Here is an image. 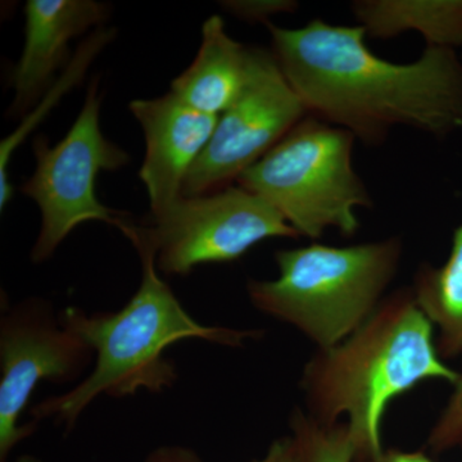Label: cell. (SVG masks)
<instances>
[{"label": "cell", "instance_id": "17", "mask_svg": "<svg viewBox=\"0 0 462 462\" xmlns=\"http://www.w3.org/2000/svg\"><path fill=\"white\" fill-rule=\"evenodd\" d=\"M425 446L434 456L462 452V372H458L448 400L431 425Z\"/></svg>", "mask_w": 462, "mask_h": 462}, {"label": "cell", "instance_id": "19", "mask_svg": "<svg viewBox=\"0 0 462 462\" xmlns=\"http://www.w3.org/2000/svg\"><path fill=\"white\" fill-rule=\"evenodd\" d=\"M139 462H205L203 458L189 447L179 445L160 446L149 452Z\"/></svg>", "mask_w": 462, "mask_h": 462}, {"label": "cell", "instance_id": "10", "mask_svg": "<svg viewBox=\"0 0 462 462\" xmlns=\"http://www.w3.org/2000/svg\"><path fill=\"white\" fill-rule=\"evenodd\" d=\"M129 109L144 134L139 178L147 189L151 216H157L181 199L188 173L211 141L218 116L191 108L171 91L133 100Z\"/></svg>", "mask_w": 462, "mask_h": 462}, {"label": "cell", "instance_id": "14", "mask_svg": "<svg viewBox=\"0 0 462 462\" xmlns=\"http://www.w3.org/2000/svg\"><path fill=\"white\" fill-rule=\"evenodd\" d=\"M413 296L436 331L443 360L462 356V224L452 236L451 251L440 266L422 263L413 276Z\"/></svg>", "mask_w": 462, "mask_h": 462}, {"label": "cell", "instance_id": "22", "mask_svg": "<svg viewBox=\"0 0 462 462\" xmlns=\"http://www.w3.org/2000/svg\"><path fill=\"white\" fill-rule=\"evenodd\" d=\"M3 462H11V461H3ZM12 462H44L42 461L41 458L35 457V456L32 455H23L20 457H17L16 460Z\"/></svg>", "mask_w": 462, "mask_h": 462}, {"label": "cell", "instance_id": "12", "mask_svg": "<svg viewBox=\"0 0 462 462\" xmlns=\"http://www.w3.org/2000/svg\"><path fill=\"white\" fill-rule=\"evenodd\" d=\"M248 47L234 41L220 16L207 18L193 62L173 79L171 93L191 108L218 116L238 97L247 74Z\"/></svg>", "mask_w": 462, "mask_h": 462}, {"label": "cell", "instance_id": "2", "mask_svg": "<svg viewBox=\"0 0 462 462\" xmlns=\"http://www.w3.org/2000/svg\"><path fill=\"white\" fill-rule=\"evenodd\" d=\"M124 236L138 252L141 284L117 311L90 314L69 306L60 312L65 327L94 352V365L75 387L32 407L33 421L51 420L69 433L100 397L120 400L139 392L158 394L169 391L178 382L179 372L166 351L181 340L239 348L263 336L260 330L197 321L161 278L156 251L142 225L133 224Z\"/></svg>", "mask_w": 462, "mask_h": 462}, {"label": "cell", "instance_id": "1", "mask_svg": "<svg viewBox=\"0 0 462 462\" xmlns=\"http://www.w3.org/2000/svg\"><path fill=\"white\" fill-rule=\"evenodd\" d=\"M272 51L309 115L379 145L393 127L443 138L462 129V62L455 50L425 47L393 63L367 48L363 26L312 20L297 29L266 23Z\"/></svg>", "mask_w": 462, "mask_h": 462}, {"label": "cell", "instance_id": "3", "mask_svg": "<svg viewBox=\"0 0 462 462\" xmlns=\"http://www.w3.org/2000/svg\"><path fill=\"white\" fill-rule=\"evenodd\" d=\"M458 372L440 357L436 331L411 287L392 291L339 345L316 349L300 375L310 420L324 427L346 418L355 462L384 451L382 422L392 401L430 380L454 384Z\"/></svg>", "mask_w": 462, "mask_h": 462}, {"label": "cell", "instance_id": "13", "mask_svg": "<svg viewBox=\"0 0 462 462\" xmlns=\"http://www.w3.org/2000/svg\"><path fill=\"white\" fill-rule=\"evenodd\" d=\"M352 11L370 38L416 32L427 47H462V0H358Z\"/></svg>", "mask_w": 462, "mask_h": 462}, {"label": "cell", "instance_id": "6", "mask_svg": "<svg viewBox=\"0 0 462 462\" xmlns=\"http://www.w3.org/2000/svg\"><path fill=\"white\" fill-rule=\"evenodd\" d=\"M100 103L99 79L94 76L69 133L56 145L42 135L33 141L35 170L21 185L42 214L41 231L32 249L33 263L50 260L80 225L103 223L124 233L133 224L126 212L103 205L97 196L99 173L117 171L130 162V154L100 129Z\"/></svg>", "mask_w": 462, "mask_h": 462}, {"label": "cell", "instance_id": "5", "mask_svg": "<svg viewBox=\"0 0 462 462\" xmlns=\"http://www.w3.org/2000/svg\"><path fill=\"white\" fill-rule=\"evenodd\" d=\"M354 134L307 115L236 184L273 206L298 236L319 239L336 229L354 236L358 208L373 199L356 172Z\"/></svg>", "mask_w": 462, "mask_h": 462}, {"label": "cell", "instance_id": "7", "mask_svg": "<svg viewBox=\"0 0 462 462\" xmlns=\"http://www.w3.org/2000/svg\"><path fill=\"white\" fill-rule=\"evenodd\" d=\"M143 231L156 251L158 272L187 276L202 264L229 263L267 239H300L263 199L231 187L199 197L182 196Z\"/></svg>", "mask_w": 462, "mask_h": 462}, {"label": "cell", "instance_id": "8", "mask_svg": "<svg viewBox=\"0 0 462 462\" xmlns=\"http://www.w3.org/2000/svg\"><path fill=\"white\" fill-rule=\"evenodd\" d=\"M94 365V352L65 327L47 300L30 297L7 307L0 318V462L35 433L23 422L42 382L80 383Z\"/></svg>", "mask_w": 462, "mask_h": 462}, {"label": "cell", "instance_id": "9", "mask_svg": "<svg viewBox=\"0 0 462 462\" xmlns=\"http://www.w3.org/2000/svg\"><path fill=\"white\" fill-rule=\"evenodd\" d=\"M307 115L273 51L248 47L242 89L218 117L211 141L188 173L182 196H205L231 187Z\"/></svg>", "mask_w": 462, "mask_h": 462}, {"label": "cell", "instance_id": "21", "mask_svg": "<svg viewBox=\"0 0 462 462\" xmlns=\"http://www.w3.org/2000/svg\"><path fill=\"white\" fill-rule=\"evenodd\" d=\"M364 462H434L422 451H402V449H385L376 457Z\"/></svg>", "mask_w": 462, "mask_h": 462}, {"label": "cell", "instance_id": "4", "mask_svg": "<svg viewBox=\"0 0 462 462\" xmlns=\"http://www.w3.org/2000/svg\"><path fill=\"white\" fill-rule=\"evenodd\" d=\"M403 254L400 236L333 247L310 243L279 249V275L249 281L252 306L300 331L318 349L355 333L387 297Z\"/></svg>", "mask_w": 462, "mask_h": 462}, {"label": "cell", "instance_id": "18", "mask_svg": "<svg viewBox=\"0 0 462 462\" xmlns=\"http://www.w3.org/2000/svg\"><path fill=\"white\" fill-rule=\"evenodd\" d=\"M221 7L239 20L247 23H270V18L279 14H291L298 8L293 0H226Z\"/></svg>", "mask_w": 462, "mask_h": 462}, {"label": "cell", "instance_id": "11", "mask_svg": "<svg viewBox=\"0 0 462 462\" xmlns=\"http://www.w3.org/2000/svg\"><path fill=\"white\" fill-rule=\"evenodd\" d=\"M108 17L109 5L96 0H29L25 44L11 76L14 96L9 114H29L56 83L71 42L90 27H102Z\"/></svg>", "mask_w": 462, "mask_h": 462}, {"label": "cell", "instance_id": "16", "mask_svg": "<svg viewBox=\"0 0 462 462\" xmlns=\"http://www.w3.org/2000/svg\"><path fill=\"white\" fill-rule=\"evenodd\" d=\"M291 436L302 462H355V448L346 422L324 427L310 420L302 409L291 416Z\"/></svg>", "mask_w": 462, "mask_h": 462}, {"label": "cell", "instance_id": "20", "mask_svg": "<svg viewBox=\"0 0 462 462\" xmlns=\"http://www.w3.org/2000/svg\"><path fill=\"white\" fill-rule=\"evenodd\" d=\"M251 462H302L293 437L287 436L273 440L266 454Z\"/></svg>", "mask_w": 462, "mask_h": 462}, {"label": "cell", "instance_id": "15", "mask_svg": "<svg viewBox=\"0 0 462 462\" xmlns=\"http://www.w3.org/2000/svg\"><path fill=\"white\" fill-rule=\"evenodd\" d=\"M116 38V29L99 27L90 33L89 38L81 42L75 56L69 60L65 74L53 84V87L47 91L44 97L23 118L20 126L14 133L9 134L0 143V209L5 211V207L14 199V189L9 178V163L18 147L23 144L32 130L42 123L54 105L63 94L67 93L76 84L80 83L84 79L85 72L89 69L94 58L98 56L100 51L105 50L106 45Z\"/></svg>", "mask_w": 462, "mask_h": 462}]
</instances>
